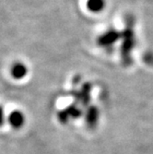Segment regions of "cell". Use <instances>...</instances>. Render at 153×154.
<instances>
[{"mask_svg": "<svg viewBox=\"0 0 153 154\" xmlns=\"http://www.w3.org/2000/svg\"><path fill=\"white\" fill-rule=\"evenodd\" d=\"M86 5H87V8L90 11L93 13H98L104 8L105 1L104 0H88Z\"/></svg>", "mask_w": 153, "mask_h": 154, "instance_id": "ba28073f", "label": "cell"}, {"mask_svg": "<svg viewBox=\"0 0 153 154\" xmlns=\"http://www.w3.org/2000/svg\"><path fill=\"white\" fill-rule=\"evenodd\" d=\"M28 73V69L26 66L22 63H15L10 69V74L13 79H23Z\"/></svg>", "mask_w": 153, "mask_h": 154, "instance_id": "52a82bcc", "label": "cell"}, {"mask_svg": "<svg viewBox=\"0 0 153 154\" xmlns=\"http://www.w3.org/2000/svg\"><path fill=\"white\" fill-rule=\"evenodd\" d=\"M121 38L122 32H119L115 30H109L97 39V44L101 47H109L115 45Z\"/></svg>", "mask_w": 153, "mask_h": 154, "instance_id": "3957f363", "label": "cell"}, {"mask_svg": "<svg viewBox=\"0 0 153 154\" xmlns=\"http://www.w3.org/2000/svg\"><path fill=\"white\" fill-rule=\"evenodd\" d=\"M83 114L82 110L76 104L73 103L66 108L59 111L57 113V119L62 124H66L70 119H78Z\"/></svg>", "mask_w": 153, "mask_h": 154, "instance_id": "7a4b0ae2", "label": "cell"}, {"mask_svg": "<svg viewBox=\"0 0 153 154\" xmlns=\"http://www.w3.org/2000/svg\"><path fill=\"white\" fill-rule=\"evenodd\" d=\"M90 91H91V84L85 83L81 87L79 91H76L74 96L77 103H79L83 106H87L90 103Z\"/></svg>", "mask_w": 153, "mask_h": 154, "instance_id": "5b68a950", "label": "cell"}, {"mask_svg": "<svg viewBox=\"0 0 153 154\" xmlns=\"http://www.w3.org/2000/svg\"><path fill=\"white\" fill-rule=\"evenodd\" d=\"M8 124L13 128L20 129L25 124V116L20 111H13L8 116Z\"/></svg>", "mask_w": 153, "mask_h": 154, "instance_id": "8992f818", "label": "cell"}, {"mask_svg": "<svg viewBox=\"0 0 153 154\" xmlns=\"http://www.w3.org/2000/svg\"><path fill=\"white\" fill-rule=\"evenodd\" d=\"M100 119V111L97 106L90 105L85 113V122L90 128H94L98 125Z\"/></svg>", "mask_w": 153, "mask_h": 154, "instance_id": "277c9868", "label": "cell"}, {"mask_svg": "<svg viewBox=\"0 0 153 154\" xmlns=\"http://www.w3.org/2000/svg\"><path fill=\"white\" fill-rule=\"evenodd\" d=\"M144 61L146 64H148V66H153V55L151 54H147L144 57Z\"/></svg>", "mask_w": 153, "mask_h": 154, "instance_id": "9c48e42d", "label": "cell"}, {"mask_svg": "<svg viewBox=\"0 0 153 154\" xmlns=\"http://www.w3.org/2000/svg\"><path fill=\"white\" fill-rule=\"evenodd\" d=\"M135 20L128 16L126 20V26L122 32V45H121V59L124 66H129L132 63V51L136 45L135 40Z\"/></svg>", "mask_w": 153, "mask_h": 154, "instance_id": "6da1fadb", "label": "cell"}]
</instances>
